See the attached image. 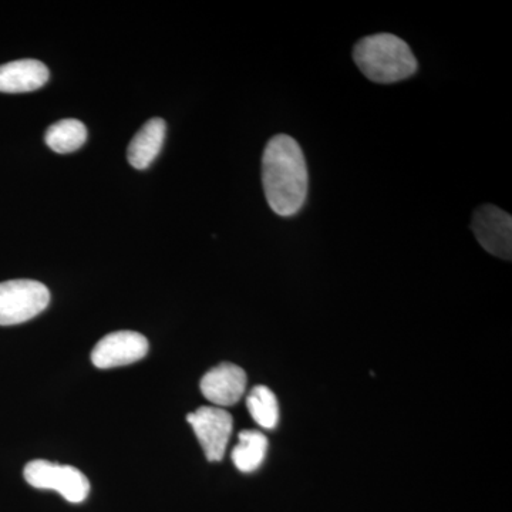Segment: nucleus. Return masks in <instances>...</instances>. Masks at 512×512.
<instances>
[{
	"label": "nucleus",
	"instance_id": "8",
	"mask_svg": "<svg viewBox=\"0 0 512 512\" xmlns=\"http://www.w3.org/2000/svg\"><path fill=\"white\" fill-rule=\"evenodd\" d=\"M247 373L242 367L232 363H221L201 380V392L215 407L235 406L247 389Z\"/></svg>",
	"mask_w": 512,
	"mask_h": 512
},
{
	"label": "nucleus",
	"instance_id": "10",
	"mask_svg": "<svg viewBox=\"0 0 512 512\" xmlns=\"http://www.w3.org/2000/svg\"><path fill=\"white\" fill-rule=\"evenodd\" d=\"M167 124L163 119L148 120L131 140L127 150L128 163L136 170H146L163 148Z\"/></svg>",
	"mask_w": 512,
	"mask_h": 512
},
{
	"label": "nucleus",
	"instance_id": "7",
	"mask_svg": "<svg viewBox=\"0 0 512 512\" xmlns=\"http://www.w3.org/2000/svg\"><path fill=\"white\" fill-rule=\"evenodd\" d=\"M148 340L141 333L131 330H120L110 333L94 346L92 352L93 365L99 369L127 366L147 356Z\"/></svg>",
	"mask_w": 512,
	"mask_h": 512
},
{
	"label": "nucleus",
	"instance_id": "13",
	"mask_svg": "<svg viewBox=\"0 0 512 512\" xmlns=\"http://www.w3.org/2000/svg\"><path fill=\"white\" fill-rule=\"evenodd\" d=\"M248 412L262 429L272 430L279 423V404L271 389L256 386L247 397Z\"/></svg>",
	"mask_w": 512,
	"mask_h": 512
},
{
	"label": "nucleus",
	"instance_id": "9",
	"mask_svg": "<svg viewBox=\"0 0 512 512\" xmlns=\"http://www.w3.org/2000/svg\"><path fill=\"white\" fill-rule=\"evenodd\" d=\"M49 69L39 60H15L0 66V93L19 94L42 89L49 80Z\"/></svg>",
	"mask_w": 512,
	"mask_h": 512
},
{
	"label": "nucleus",
	"instance_id": "3",
	"mask_svg": "<svg viewBox=\"0 0 512 512\" xmlns=\"http://www.w3.org/2000/svg\"><path fill=\"white\" fill-rule=\"evenodd\" d=\"M50 303L46 285L32 279L0 284V326L20 325L40 315Z\"/></svg>",
	"mask_w": 512,
	"mask_h": 512
},
{
	"label": "nucleus",
	"instance_id": "2",
	"mask_svg": "<svg viewBox=\"0 0 512 512\" xmlns=\"http://www.w3.org/2000/svg\"><path fill=\"white\" fill-rule=\"evenodd\" d=\"M353 59L367 79L392 84L417 72V59L410 46L392 33L363 37L353 49Z\"/></svg>",
	"mask_w": 512,
	"mask_h": 512
},
{
	"label": "nucleus",
	"instance_id": "4",
	"mask_svg": "<svg viewBox=\"0 0 512 512\" xmlns=\"http://www.w3.org/2000/svg\"><path fill=\"white\" fill-rule=\"evenodd\" d=\"M23 476L32 487L57 491L69 503H83L90 493L89 480L74 467L33 460L25 467Z\"/></svg>",
	"mask_w": 512,
	"mask_h": 512
},
{
	"label": "nucleus",
	"instance_id": "1",
	"mask_svg": "<svg viewBox=\"0 0 512 512\" xmlns=\"http://www.w3.org/2000/svg\"><path fill=\"white\" fill-rule=\"evenodd\" d=\"M262 184L269 207L281 217L298 214L309 191L308 164L298 141L278 134L262 156Z\"/></svg>",
	"mask_w": 512,
	"mask_h": 512
},
{
	"label": "nucleus",
	"instance_id": "11",
	"mask_svg": "<svg viewBox=\"0 0 512 512\" xmlns=\"http://www.w3.org/2000/svg\"><path fill=\"white\" fill-rule=\"evenodd\" d=\"M268 439L258 430L241 431L232 450V461L241 473H254L265 461Z\"/></svg>",
	"mask_w": 512,
	"mask_h": 512
},
{
	"label": "nucleus",
	"instance_id": "12",
	"mask_svg": "<svg viewBox=\"0 0 512 512\" xmlns=\"http://www.w3.org/2000/svg\"><path fill=\"white\" fill-rule=\"evenodd\" d=\"M87 140V127L82 121L64 119L47 128L45 141L57 154H69L79 150Z\"/></svg>",
	"mask_w": 512,
	"mask_h": 512
},
{
	"label": "nucleus",
	"instance_id": "6",
	"mask_svg": "<svg viewBox=\"0 0 512 512\" xmlns=\"http://www.w3.org/2000/svg\"><path fill=\"white\" fill-rule=\"evenodd\" d=\"M471 228L485 251L497 258L511 261L512 218L510 214L495 205H483L474 212Z\"/></svg>",
	"mask_w": 512,
	"mask_h": 512
},
{
	"label": "nucleus",
	"instance_id": "5",
	"mask_svg": "<svg viewBox=\"0 0 512 512\" xmlns=\"http://www.w3.org/2000/svg\"><path fill=\"white\" fill-rule=\"evenodd\" d=\"M195 436L200 441L205 457L211 463H218L225 456L231 439L234 420L221 407L202 406L187 416Z\"/></svg>",
	"mask_w": 512,
	"mask_h": 512
}]
</instances>
